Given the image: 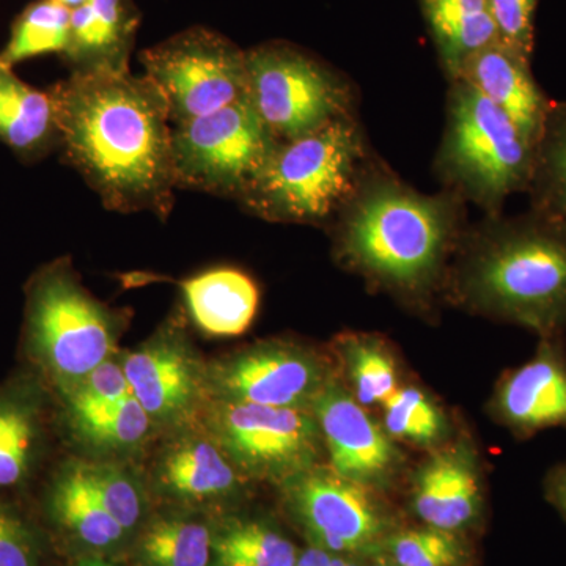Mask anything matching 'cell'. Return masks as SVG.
<instances>
[{"instance_id":"1","label":"cell","mask_w":566,"mask_h":566,"mask_svg":"<svg viewBox=\"0 0 566 566\" xmlns=\"http://www.w3.org/2000/svg\"><path fill=\"white\" fill-rule=\"evenodd\" d=\"M59 150L104 207L151 212L161 221L175 205L172 123L155 85L132 71L70 74L50 88Z\"/></svg>"},{"instance_id":"2","label":"cell","mask_w":566,"mask_h":566,"mask_svg":"<svg viewBox=\"0 0 566 566\" xmlns=\"http://www.w3.org/2000/svg\"><path fill=\"white\" fill-rule=\"evenodd\" d=\"M461 200L455 192H417L390 175L360 177L338 208L335 253L379 289L424 300L463 238Z\"/></svg>"},{"instance_id":"3","label":"cell","mask_w":566,"mask_h":566,"mask_svg":"<svg viewBox=\"0 0 566 566\" xmlns=\"http://www.w3.org/2000/svg\"><path fill=\"white\" fill-rule=\"evenodd\" d=\"M458 303L539 337L566 333V222L545 212L490 214L460 241Z\"/></svg>"},{"instance_id":"4","label":"cell","mask_w":566,"mask_h":566,"mask_svg":"<svg viewBox=\"0 0 566 566\" xmlns=\"http://www.w3.org/2000/svg\"><path fill=\"white\" fill-rule=\"evenodd\" d=\"M31 505L57 556L122 562L155 504L139 464L61 452Z\"/></svg>"},{"instance_id":"5","label":"cell","mask_w":566,"mask_h":566,"mask_svg":"<svg viewBox=\"0 0 566 566\" xmlns=\"http://www.w3.org/2000/svg\"><path fill=\"white\" fill-rule=\"evenodd\" d=\"M129 316L93 296L73 260L59 256L25 282L20 364L63 392L117 356Z\"/></svg>"},{"instance_id":"6","label":"cell","mask_w":566,"mask_h":566,"mask_svg":"<svg viewBox=\"0 0 566 566\" xmlns=\"http://www.w3.org/2000/svg\"><path fill=\"white\" fill-rule=\"evenodd\" d=\"M363 164V136L349 115L281 142L238 202L264 221L322 223L352 196Z\"/></svg>"},{"instance_id":"7","label":"cell","mask_w":566,"mask_h":566,"mask_svg":"<svg viewBox=\"0 0 566 566\" xmlns=\"http://www.w3.org/2000/svg\"><path fill=\"white\" fill-rule=\"evenodd\" d=\"M536 148L504 111L465 82L453 81L438 169L461 199L499 214L534 177Z\"/></svg>"},{"instance_id":"8","label":"cell","mask_w":566,"mask_h":566,"mask_svg":"<svg viewBox=\"0 0 566 566\" xmlns=\"http://www.w3.org/2000/svg\"><path fill=\"white\" fill-rule=\"evenodd\" d=\"M199 422L252 483L281 488L326 458L308 409L208 400Z\"/></svg>"},{"instance_id":"9","label":"cell","mask_w":566,"mask_h":566,"mask_svg":"<svg viewBox=\"0 0 566 566\" xmlns=\"http://www.w3.org/2000/svg\"><path fill=\"white\" fill-rule=\"evenodd\" d=\"M248 98L172 126L177 188L238 200L279 147Z\"/></svg>"},{"instance_id":"10","label":"cell","mask_w":566,"mask_h":566,"mask_svg":"<svg viewBox=\"0 0 566 566\" xmlns=\"http://www.w3.org/2000/svg\"><path fill=\"white\" fill-rule=\"evenodd\" d=\"M248 99L279 142L301 139L349 117V92L337 74L283 41L245 51Z\"/></svg>"},{"instance_id":"11","label":"cell","mask_w":566,"mask_h":566,"mask_svg":"<svg viewBox=\"0 0 566 566\" xmlns=\"http://www.w3.org/2000/svg\"><path fill=\"white\" fill-rule=\"evenodd\" d=\"M144 76L166 103L172 126L248 98L245 51L221 33L193 25L140 52Z\"/></svg>"},{"instance_id":"12","label":"cell","mask_w":566,"mask_h":566,"mask_svg":"<svg viewBox=\"0 0 566 566\" xmlns=\"http://www.w3.org/2000/svg\"><path fill=\"white\" fill-rule=\"evenodd\" d=\"M62 452L140 464L159 436L123 375L118 354L63 392L54 394Z\"/></svg>"},{"instance_id":"13","label":"cell","mask_w":566,"mask_h":566,"mask_svg":"<svg viewBox=\"0 0 566 566\" xmlns=\"http://www.w3.org/2000/svg\"><path fill=\"white\" fill-rule=\"evenodd\" d=\"M333 360L303 342L266 338L207 360L208 400L308 409L337 379Z\"/></svg>"},{"instance_id":"14","label":"cell","mask_w":566,"mask_h":566,"mask_svg":"<svg viewBox=\"0 0 566 566\" xmlns=\"http://www.w3.org/2000/svg\"><path fill=\"white\" fill-rule=\"evenodd\" d=\"M123 375L159 434L199 423L207 394V360L178 307L142 344L118 353Z\"/></svg>"},{"instance_id":"15","label":"cell","mask_w":566,"mask_h":566,"mask_svg":"<svg viewBox=\"0 0 566 566\" xmlns=\"http://www.w3.org/2000/svg\"><path fill=\"white\" fill-rule=\"evenodd\" d=\"M155 506L219 516L241 510L253 490L202 424L159 434L139 464Z\"/></svg>"},{"instance_id":"16","label":"cell","mask_w":566,"mask_h":566,"mask_svg":"<svg viewBox=\"0 0 566 566\" xmlns=\"http://www.w3.org/2000/svg\"><path fill=\"white\" fill-rule=\"evenodd\" d=\"M279 491L308 545L329 553L375 558L395 531L375 491L338 475L326 463L293 476Z\"/></svg>"},{"instance_id":"17","label":"cell","mask_w":566,"mask_h":566,"mask_svg":"<svg viewBox=\"0 0 566 566\" xmlns=\"http://www.w3.org/2000/svg\"><path fill=\"white\" fill-rule=\"evenodd\" d=\"M61 452L54 394L20 364L0 381V495L31 504Z\"/></svg>"},{"instance_id":"18","label":"cell","mask_w":566,"mask_h":566,"mask_svg":"<svg viewBox=\"0 0 566 566\" xmlns=\"http://www.w3.org/2000/svg\"><path fill=\"white\" fill-rule=\"evenodd\" d=\"M311 411L333 471L371 491L392 483L403 463L400 449L340 379L327 386Z\"/></svg>"},{"instance_id":"19","label":"cell","mask_w":566,"mask_h":566,"mask_svg":"<svg viewBox=\"0 0 566 566\" xmlns=\"http://www.w3.org/2000/svg\"><path fill=\"white\" fill-rule=\"evenodd\" d=\"M564 335L542 337L526 364L506 371L491 411L517 438L549 428L566 430V348Z\"/></svg>"},{"instance_id":"20","label":"cell","mask_w":566,"mask_h":566,"mask_svg":"<svg viewBox=\"0 0 566 566\" xmlns=\"http://www.w3.org/2000/svg\"><path fill=\"white\" fill-rule=\"evenodd\" d=\"M411 506L423 526L463 535L483 512V486L474 447L458 439L434 449L412 479Z\"/></svg>"},{"instance_id":"21","label":"cell","mask_w":566,"mask_h":566,"mask_svg":"<svg viewBox=\"0 0 566 566\" xmlns=\"http://www.w3.org/2000/svg\"><path fill=\"white\" fill-rule=\"evenodd\" d=\"M452 81L465 82L509 115L517 129L536 148L545 132L553 103L547 102L523 61L504 44L475 52L458 69Z\"/></svg>"},{"instance_id":"22","label":"cell","mask_w":566,"mask_h":566,"mask_svg":"<svg viewBox=\"0 0 566 566\" xmlns=\"http://www.w3.org/2000/svg\"><path fill=\"white\" fill-rule=\"evenodd\" d=\"M139 25L134 0H88L71 11L63 62L71 74L128 73Z\"/></svg>"},{"instance_id":"23","label":"cell","mask_w":566,"mask_h":566,"mask_svg":"<svg viewBox=\"0 0 566 566\" xmlns=\"http://www.w3.org/2000/svg\"><path fill=\"white\" fill-rule=\"evenodd\" d=\"M216 516L155 506L122 558L123 566H211Z\"/></svg>"},{"instance_id":"24","label":"cell","mask_w":566,"mask_h":566,"mask_svg":"<svg viewBox=\"0 0 566 566\" xmlns=\"http://www.w3.org/2000/svg\"><path fill=\"white\" fill-rule=\"evenodd\" d=\"M186 308L196 326L212 337H237L255 319L260 290L237 268H214L181 282Z\"/></svg>"},{"instance_id":"25","label":"cell","mask_w":566,"mask_h":566,"mask_svg":"<svg viewBox=\"0 0 566 566\" xmlns=\"http://www.w3.org/2000/svg\"><path fill=\"white\" fill-rule=\"evenodd\" d=\"M59 123L50 91H39L0 63V142L25 163L59 148Z\"/></svg>"},{"instance_id":"26","label":"cell","mask_w":566,"mask_h":566,"mask_svg":"<svg viewBox=\"0 0 566 566\" xmlns=\"http://www.w3.org/2000/svg\"><path fill=\"white\" fill-rule=\"evenodd\" d=\"M300 553L270 517L241 510L216 516L211 566H297Z\"/></svg>"},{"instance_id":"27","label":"cell","mask_w":566,"mask_h":566,"mask_svg":"<svg viewBox=\"0 0 566 566\" xmlns=\"http://www.w3.org/2000/svg\"><path fill=\"white\" fill-rule=\"evenodd\" d=\"M422 7L450 77L475 52L501 43L488 0H422Z\"/></svg>"},{"instance_id":"28","label":"cell","mask_w":566,"mask_h":566,"mask_svg":"<svg viewBox=\"0 0 566 566\" xmlns=\"http://www.w3.org/2000/svg\"><path fill=\"white\" fill-rule=\"evenodd\" d=\"M335 352L353 397L364 408L385 403L400 387L397 360L390 346L378 335H342L335 342Z\"/></svg>"},{"instance_id":"29","label":"cell","mask_w":566,"mask_h":566,"mask_svg":"<svg viewBox=\"0 0 566 566\" xmlns=\"http://www.w3.org/2000/svg\"><path fill=\"white\" fill-rule=\"evenodd\" d=\"M71 11L55 0L31 3L14 21L0 63L13 69L18 63L40 55H62L69 46Z\"/></svg>"},{"instance_id":"30","label":"cell","mask_w":566,"mask_h":566,"mask_svg":"<svg viewBox=\"0 0 566 566\" xmlns=\"http://www.w3.org/2000/svg\"><path fill=\"white\" fill-rule=\"evenodd\" d=\"M528 189L534 210L566 222V103L551 107Z\"/></svg>"},{"instance_id":"31","label":"cell","mask_w":566,"mask_h":566,"mask_svg":"<svg viewBox=\"0 0 566 566\" xmlns=\"http://www.w3.org/2000/svg\"><path fill=\"white\" fill-rule=\"evenodd\" d=\"M382 427L394 441L438 449L449 434V420L441 406L416 386L398 387L385 401Z\"/></svg>"},{"instance_id":"32","label":"cell","mask_w":566,"mask_h":566,"mask_svg":"<svg viewBox=\"0 0 566 566\" xmlns=\"http://www.w3.org/2000/svg\"><path fill=\"white\" fill-rule=\"evenodd\" d=\"M375 558L390 566H468L469 553L463 535L422 526L390 532Z\"/></svg>"},{"instance_id":"33","label":"cell","mask_w":566,"mask_h":566,"mask_svg":"<svg viewBox=\"0 0 566 566\" xmlns=\"http://www.w3.org/2000/svg\"><path fill=\"white\" fill-rule=\"evenodd\" d=\"M55 554L32 505L0 495V566H52Z\"/></svg>"},{"instance_id":"34","label":"cell","mask_w":566,"mask_h":566,"mask_svg":"<svg viewBox=\"0 0 566 566\" xmlns=\"http://www.w3.org/2000/svg\"><path fill=\"white\" fill-rule=\"evenodd\" d=\"M506 50L531 62L534 51V17L538 0H488Z\"/></svg>"},{"instance_id":"35","label":"cell","mask_w":566,"mask_h":566,"mask_svg":"<svg viewBox=\"0 0 566 566\" xmlns=\"http://www.w3.org/2000/svg\"><path fill=\"white\" fill-rule=\"evenodd\" d=\"M297 566H363L356 557L342 556V554L329 553L322 547L308 545L301 549Z\"/></svg>"},{"instance_id":"36","label":"cell","mask_w":566,"mask_h":566,"mask_svg":"<svg viewBox=\"0 0 566 566\" xmlns=\"http://www.w3.org/2000/svg\"><path fill=\"white\" fill-rule=\"evenodd\" d=\"M546 497L566 521V463L556 465L547 475Z\"/></svg>"},{"instance_id":"37","label":"cell","mask_w":566,"mask_h":566,"mask_svg":"<svg viewBox=\"0 0 566 566\" xmlns=\"http://www.w3.org/2000/svg\"><path fill=\"white\" fill-rule=\"evenodd\" d=\"M61 566H123L120 562L104 560V558H73Z\"/></svg>"},{"instance_id":"38","label":"cell","mask_w":566,"mask_h":566,"mask_svg":"<svg viewBox=\"0 0 566 566\" xmlns=\"http://www.w3.org/2000/svg\"><path fill=\"white\" fill-rule=\"evenodd\" d=\"M55 2L62 3L66 9L76 10L84 6V3H87L88 0H55Z\"/></svg>"},{"instance_id":"39","label":"cell","mask_w":566,"mask_h":566,"mask_svg":"<svg viewBox=\"0 0 566 566\" xmlns=\"http://www.w3.org/2000/svg\"><path fill=\"white\" fill-rule=\"evenodd\" d=\"M368 566H390V565H387L386 562H382V560H376L375 564H371Z\"/></svg>"}]
</instances>
